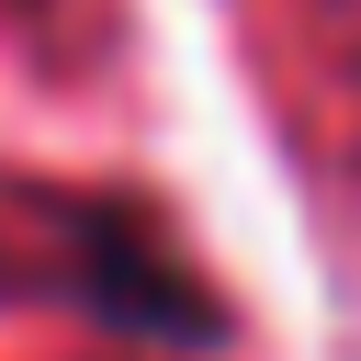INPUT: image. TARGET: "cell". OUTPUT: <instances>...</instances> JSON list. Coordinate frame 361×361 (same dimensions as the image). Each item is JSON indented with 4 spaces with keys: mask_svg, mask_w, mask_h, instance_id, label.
<instances>
[{
    "mask_svg": "<svg viewBox=\"0 0 361 361\" xmlns=\"http://www.w3.org/2000/svg\"><path fill=\"white\" fill-rule=\"evenodd\" d=\"M34 248L11 259L23 293H56L124 338H169V350H214L226 338V305L192 282V259L135 214V203H102V192H11Z\"/></svg>",
    "mask_w": 361,
    "mask_h": 361,
    "instance_id": "1",
    "label": "cell"
}]
</instances>
